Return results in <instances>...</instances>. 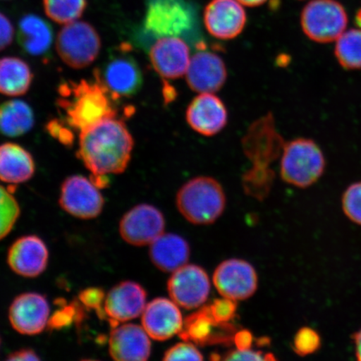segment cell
Masks as SVG:
<instances>
[{"instance_id": "5b68a950", "label": "cell", "mask_w": 361, "mask_h": 361, "mask_svg": "<svg viewBox=\"0 0 361 361\" xmlns=\"http://www.w3.org/2000/svg\"><path fill=\"white\" fill-rule=\"evenodd\" d=\"M102 40L96 29L89 23L75 21L66 25L56 39L59 56L73 69H84L97 60Z\"/></svg>"}, {"instance_id": "8992f818", "label": "cell", "mask_w": 361, "mask_h": 361, "mask_svg": "<svg viewBox=\"0 0 361 361\" xmlns=\"http://www.w3.org/2000/svg\"><path fill=\"white\" fill-rule=\"evenodd\" d=\"M302 30L310 40L320 44L336 42L346 30L348 16L336 0H311L301 12Z\"/></svg>"}, {"instance_id": "d590c367", "label": "cell", "mask_w": 361, "mask_h": 361, "mask_svg": "<svg viewBox=\"0 0 361 361\" xmlns=\"http://www.w3.org/2000/svg\"><path fill=\"white\" fill-rule=\"evenodd\" d=\"M225 360H267V355H264L260 351L252 350H233L226 354Z\"/></svg>"}, {"instance_id": "9a60e30c", "label": "cell", "mask_w": 361, "mask_h": 361, "mask_svg": "<svg viewBox=\"0 0 361 361\" xmlns=\"http://www.w3.org/2000/svg\"><path fill=\"white\" fill-rule=\"evenodd\" d=\"M49 305L47 298L38 293H21L8 309V319L16 331L24 336H36L47 328Z\"/></svg>"}, {"instance_id": "ac0fdd59", "label": "cell", "mask_w": 361, "mask_h": 361, "mask_svg": "<svg viewBox=\"0 0 361 361\" xmlns=\"http://www.w3.org/2000/svg\"><path fill=\"white\" fill-rule=\"evenodd\" d=\"M227 108L214 93H200L189 104L186 121L194 132L214 137L220 133L228 124Z\"/></svg>"}, {"instance_id": "484cf974", "label": "cell", "mask_w": 361, "mask_h": 361, "mask_svg": "<svg viewBox=\"0 0 361 361\" xmlns=\"http://www.w3.org/2000/svg\"><path fill=\"white\" fill-rule=\"evenodd\" d=\"M33 78L30 66L22 59H0V94L4 96H23L30 90Z\"/></svg>"}, {"instance_id": "52a82bcc", "label": "cell", "mask_w": 361, "mask_h": 361, "mask_svg": "<svg viewBox=\"0 0 361 361\" xmlns=\"http://www.w3.org/2000/svg\"><path fill=\"white\" fill-rule=\"evenodd\" d=\"M94 78L110 92L116 101L138 93L143 83L141 68L126 48L111 54Z\"/></svg>"}, {"instance_id": "8fae6325", "label": "cell", "mask_w": 361, "mask_h": 361, "mask_svg": "<svg viewBox=\"0 0 361 361\" xmlns=\"http://www.w3.org/2000/svg\"><path fill=\"white\" fill-rule=\"evenodd\" d=\"M166 227L164 214L156 207L142 203L130 209L121 218L120 235L133 246L150 245L164 233Z\"/></svg>"}, {"instance_id": "d6986e66", "label": "cell", "mask_w": 361, "mask_h": 361, "mask_svg": "<svg viewBox=\"0 0 361 361\" xmlns=\"http://www.w3.org/2000/svg\"><path fill=\"white\" fill-rule=\"evenodd\" d=\"M49 250L44 242L36 235H25L16 239L8 248V267L20 276L36 278L47 269Z\"/></svg>"}, {"instance_id": "3957f363", "label": "cell", "mask_w": 361, "mask_h": 361, "mask_svg": "<svg viewBox=\"0 0 361 361\" xmlns=\"http://www.w3.org/2000/svg\"><path fill=\"white\" fill-rule=\"evenodd\" d=\"M176 204L188 222L211 224L224 214L225 192L222 185L214 178L200 176L183 185L177 193Z\"/></svg>"}, {"instance_id": "8d00e7d4", "label": "cell", "mask_w": 361, "mask_h": 361, "mask_svg": "<svg viewBox=\"0 0 361 361\" xmlns=\"http://www.w3.org/2000/svg\"><path fill=\"white\" fill-rule=\"evenodd\" d=\"M80 298L85 305L92 307V308H98L102 303L104 295L102 290L94 288V290L83 291L81 293Z\"/></svg>"}, {"instance_id": "f1b7e54d", "label": "cell", "mask_w": 361, "mask_h": 361, "mask_svg": "<svg viewBox=\"0 0 361 361\" xmlns=\"http://www.w3.org/2000/svg\"><path fill=\"white\" fill-rule=\"evenodd\" d=\"M43 6L49 19L66 25L82 16L87 0H43Z\"/></svg>"}, {"instance_id": "f35d334b", "label": "cell", "mask_w": 361, "mask_h": 361, "mask_svg": "<svg viewBox=\"0 0 361 361\" xmlns=\"http://www.w3.org/2000/svg\"><path fill=\"white\" fill-rule=\"evenodd\" d=\"M7 360H39L37 354L33 350L22 349L10 354Z\"/></svg>"}, {"instance_id": "836d02e7", "label": "cell", "mask_w": 361, "mask_h": 361, "mask_svg": "<svg viewBox=\"0 0 361 361\" xmlns=\"http://www.w3.org/2000/svg\"><path fill=\"white\" fill-rule=\"evenodd\" d=\"M203 356L192 343H178L165 352L164 360H202Z\"/></svg>"}, {"instance_id": "d6a6232c", "label": "cell", "mask_w": 361, "mask_h": 361, "mask_svg": "<svg viewBox=\"0 0 361 361\" xmlns=\"http://www.w3.org/2000/svg\"><path fill=\"white\" fill-rule=\"evenodd\" d=\"M237 301L227 299L216 300L213 304L207 305L212 318L216 324H226L231 320L236 314Z\"/></svg>"}, {"instance_id": "b9f144b4", "label": "cell", "mask_w": 361, "mask_h": 361, "mask_svg": "<svg viewBox=\"0 0 361 361\" xmlns=\"http://www.w3.org/2000/svg\"><path fill=\"white\" fill-rule=\"evenodd\" d=\"M49 126H53V128H56L58 130V133L60 132V130L64 129L63 128H60V126H59L60 125L56 124L55 123H52L51 124H49ZM66 133L67 130L65 133L61 132V134L59 135L58 137L61 139V141H66V142L68 143V140H69V138H68V135Z\"/></svg>"}, {"instance_id": "cb8c5ba5", "label": "cell", "mask_w": 361, "mask_h": 361, "mask_svg": "<svg viewBox=\"0 0 361 361\" xmlns=\"http://www.w3.org/2000/svg\"><path fill=\"white\" fill-rule=\"evenodd\" d=\"M35 164L32 155L16 143L0 145V180L20 184L33 178Z\"/></svg>"}, {"instance_id": "4316f807", "label": "cell", "mask_w": 361, "mask_h": 361, "mask_svg": "<svg viewBox=\"0 0 361 361\" xmlns=\"http://www.w3.org/2000/svg\"><path fill=\"white\" fill-rule=\"evenodd\" d=\"M34 124V111L28 103L11 100L0 106V133L6 137H21L29 133Z\"/></svg>"}, {"instance_id": "ba28073f", "label": "cell", "mask_w": 361, "mask_h": 361, "mask_svg": "<svg viewBox=\"0 0 361 361\" xmlns=\"http://www.w3.org/2000/svg\"><path fill=\"white\" fill-rule=\"evenodd\" d=\"M194 20L190 10L180 0H150L148 2L144 30L155 39L192 32Z\"/></svg>"}, {"instance_id": "ffe728a7", "label": "cell", "mask_w": 361, "mask_h": 361, "mask_svg": "<svg viewBox=\"0 0 361 361\" xmlns=\"http://www.w3.org/2000/svg\"><path fill=\"white\" fill-rule=\"evenodd\" d=\"M178 307L166 298H157L147 304L142 314V326L152 340H169L182 331L184 320Z\"/></svg>"}, {"instance_id": "60d3db41", "label": "cell", "mask_w": 361, "mask_h": 361, "mask_svg": "<svg viewBox=\"0 0 361 361\" xmlns=\"http://www.w3.org/2000/svg\"><path fill=\"white\" fill-rule=\"evenodd\" d=\"M243 6L258 7L264 4L267 0H238Z\"/></svg>"}, {"instance_id": "44dd1931", "label": "cell", "mask_w": 361, "mask_h": 361, "mask_svg": "<svg viewBox=\"0 0 361 361\" xmlns=\"http://www.w3.org/2000/svg\"><path fill=\"white\" fill-rule=\"evenodd\" d=\"M150 338L137 324H117L110 334L111 357L116 361H146L151 355Z\"/></svg>"}, {"instance_id": "ee69618b", "label": "cell", "mask_w": 361, "mask_h": 361, "mask_svg": "<svg viewBox=\"0 0 361 361\" xmlns=\"http://www.w3.org/2000/svg\"><path fill=\"white\" fill-rule=\"evenodd\" d=\"M1 1H4V0H1Z\"/></svg>"}, {"instance_id": "7a4b0ae2", "label": "cell", "mask_w": 361, "mask_h": 361, "mask_svg": "<svg viewBox=\"0 0 361 361\" xmlns=\"http://www.w3.org/2000/svg\"><path fill=\"white\" fill-rule=\"evenodd\" d=\"M115 99L98 80L66 81L58 88L57 106L70 128L82 130L117 116Z\"/></svg>"}, {"instance_id": "f546056e", "label": "cell", "mask_w": 361, "mask_h": 361, "mask_svg": "<svg viewBox=\"0 0 361 361\" xmlns=\"http://www.w3.org/2000/svg\"><path fill=\"white\" fill-rule=\"evenodd\" d=\"M20 215L19 202L12 192L0 185V241L12 231Z\"/></svg>"}, {"instance_id": "e575fe53", "label": "cell", "mask_w": 361, "mask_h": 361, "mask_svg": "<svg viewBox=\"0 0 361 361\" xmlns=\"http://www.w3.org/2000/svg\"><path fill=\"white\" fill-rule=\"evenodd\" d=\"M15 30L10 19L0 12V51L8 48L13 42Z\"/></svg>"}, {"instance_id": "4fadbf2b", "label": "cell", "mask_w": 361, "mask_h": 361, "mask_svg": "<svg viewBox=\"0 0 361 361\" xmlns=\"http://www.w3.org/2000/svg\"><path fill=\"white\" fill-rule=\"evenodd\" d=\"M213 279L220 295L234 301L252 297L259 286L258 274L254 266L238 259L222 262L215 269Z\"/></svg>"}, {"instance_id": "7bdbcfd3", "label": "cell", "mask_w": 361, "mask_h": 361, "mask_svg": "<svg viewBox=\"0 0 361 361\" xmlns=\"http://www.w3.org/2000/svg\"><path fill=\"white\" fill-rule=\"evenodd\" d=\"M355 21H356V24H357V25L361 29V8L358 11L357 15H356Z\"/></svg>"}, {"instance_id": "83f0119b", "label": "cell", "mask_w": 361, "mask_h": 361, "mask_svg": "<svg viewBox=\"0 0 361 361\" xmlns=\"http://www.w3.org/2000/svg\"><path fill=\"white\" fill-rule=\"evenodd\" d=\"M335 55L344 69H361V30H345L336 40Z\"/></svg>"}, {"instance_id": "5bb4252c", "label": "cell", "mask_w": 361, "mask_h": 361, "mask_svg": "<svg viewBox=\"0 0 361 361\" xmlns=\"http://www.w3.org/2000/svg\"><path fill=\"white\" fill-rule=\"evenodd\" d=\"M148 55L157 73L165 80H177L185 75L192 56L187 39L178 36L155 39Z\"/></svg>"}, {"instance_id": "e0dca14e", "label": "cell", "mask_w": 361, "mask_h": 361, "mask_svg": "<svg viewBox=\"0 0 361 361\" xmlns=\"http://www.w3.org/2000/svg\"><path fill=\"white\" fill-rule=\"evenodd\" d=\"M146 305L147 292L141 284L123 281L108 292L104 300L103 310L116 326L141 316Z\"/></svg>"}, {"instance_id": "d4e9b609", "label": "cell", "mask_w": 361, "mask_h": 361, "mask_svg": "<svg viewBox=\"0 0 361 361\" xmlns=\"http://www.w3.org/2000/svg\"><path fill=\"white\" fill-rule=\"evenodd\" d=\"M18 42L23 51L30 56L47 55L53 43L51 25L38 16L27 15L18 26Z\"/></svg>"}, {"instance_id": "4dcf8cb0", "label": "cell", "mask_w": 361, "mask_h": 361, "mask_svg": "<svg viewBox=\"0 0 361 361\" xmlns=\"http://www.w3.org/2000/svg\"><path fill=\"white\" fill-rule=\"evenodd\" d=\"M341 202L347 219L361 226V180L352 183L345 189Z\"/></svg>"}, {"instance_id": "7402d4cb", "label": "cell", "mask_w": 361, "mask_h": 361, "mask_svg": "<svg viewBox=\"0 0 361 361\" xmlns=\"http://www.w3.org/2000/svg\"><path fill=\"white\" fill-rule=\"evenodd\" d=\"M178 335L184 341L205 345L233 341L235 334L231 324H216L207 306H204L184 320L183 329Z\"/></svg>"}, {"instance_id": "277c9868", "label": "cell", "mask_w": 361, "mask_h": 361, "mask_svg": "<svg viewBox=\"0 0 361 361\" xmlns=\"http://www.w3.org/2000/svg\"><path fill=\"white\" fill-rule=\"evenodd\" d=\"M326 170V158L322 149L308 138H297L283 145L281 176L296 188L312 186Z\"/></svg>"}, {"instance_id": "74e56055", "label": "cell", "mask_w": 361, "mask_h": 361, "mask_svg": "<svg viewBox=\"0 0 361 361\" xmlns=\"http://www.w3.org/2000/svg\"><path fill=\"white\" fill-rule=\"evenodd\" d=\"M252 341H254V336L247 329L235 333L233 337L234 344L239 350H251Z\"/></svg>"}, {"instance_id": "7c38bea8", "label": "cell", "mask_w": 361, "mask_h": 361, "mask_svg": "<svg viewBox=\"0 0 361 361\" xmlns=\"http://www.w3.org/2000/svg\"><path fill=\"white\" fill-rule=\"evenodd\" d=\"M210 290L209 275L196 264H187L174 271L168 282L171 300L186 310L196 309L204 304Z\"/></svg>"}, {"instance_id": "ab89813d", "label": "cell", "mask_w": 361, "mask_h": 361, "mask_svg": "<svg viewBox=\"0 0 361 361\" xmlns=\"http://www.w3.org/2000/svg\"><path fill=\"white\" fill-rule=\"evenodd\" d=\"M356 359L361 361V327L352 336Z\"/></svg>"}, {"instance_id": "30bf717a", "label": "cell", "mask_w": 361, "mask_h": 361, "mask_svg": "<svg viewBox=\"0 0 361 361\" xmlns=\"http://www.w3.org/2000/svg\"><path fill=\"white\" fill-rule=\"evenodd\" d=\"M196 47L185 74L187 84L198 94L218 92L227 80V66L223 58L207 49L204 43L198 42Z\"/></svg>"}, {"instance_id": "6da1fadb", "label": "cell", "mask_w": 361, "mask_h": 361, "mask_svg": "<svg viewBox=\"0 0 361 361\" xmlns=\"http://www.w3.org/2000/svg\"><path fill=\"white\" fill-rule=\"evenodd\" d=\"M134 139L123 121L111 117L80 132L78 155L98 188L106 176L124 173L132 159Z\"/></svg>"}, {"instance_id": "603a6c76", "label": "cell", "mask_w": 361, "mask_h": 361, "mask_svg": "<svg viewBox=\"0 0 361 361\" xmlns=\"http://www.w3.org/2000/svg\"><path fill=\"white\" fill-rule=\"evenodd\" d=\"M190 254L188 243L175 233L161 234L151 243L149 250L152 264L166 273H173L187 264Z\"/></svg>"}, {"instance_id": "9c48e42d", "label": "cell", "mask_w": 361, "mask_h": 361, "mask_svg": "<svg viewBox=\"0 0 361 361\" xmlns=\"http://www.w3.org/2000/svg\"><path fill=\"white\" fill-rule=\"evenodd\" d=\"M59 203L68 214L87 220L102 214L105 200L92 180L73 175L63 182Z\"/></svg>"}, {"instance_id": "1f68e13d", "label": "cell", "mask_w": 361, "mask_h": 361, "mask_svg": "<svg viewBox=\"0 0 361 361\" xmlns=\"http://www.w3.org/2000/svg\"><path fill=\"white\" fill-rule=\"evenodd\" d=\"M320 347H322V338L312 328L300 329L293 338V350L300 356L312 355L318 351Z\"/></svg>"}, {"instance_id": "2e32d148", "label": "cell", "mask_w": 361, "mask_h": 361, "mask_svg": "<svg viewBox=\"0 0 361 361\" xmlns=\"http://www.w3.org/2000/svg\"><path fill=\"white\" fill-rule=\"evenodd\" d=\"M238 0H211L203 12V23L215 39L229 40L245 30L247 16Z\"/></svg>"}]
</instances>
